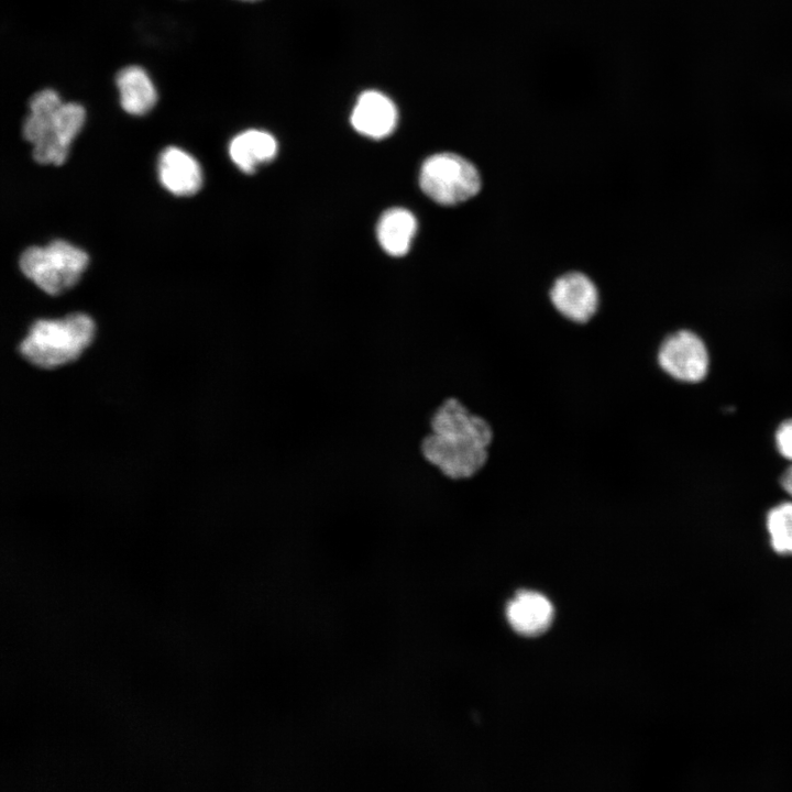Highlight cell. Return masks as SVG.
<instances>
[{"mask_svg":"<svg viewBox=\"0 0 792 792\" xmlns=\"http://www.w3.org/2000/svg\"><path fill=\"white\" fill-rule=\"evenodd\" d=\"M428 428L420 452L443 477L469 480L487 464L494 440L493 426L459 397L441 399L430 414Z\"/></svg>","mask_w":792,"mask_h":792,"instance_id":"cell-1","label":"cell"},{"mask_svg":"<svg viewBox=\"0 0 792 792\" xmlns=\"http://www.w3.org/2000/svg\"><path fill=\"white\" fill-rule=\"evenodd\" d=\"M29 109L22 134L33 145V158L40 164L62 165L85 123V108L62 101L57 91L46 88L31 97Z\"/></svg>","mask_w":792,"mask_h":792,"instance_id":"cell-2","label":"cell"},{"mask_svg":"<svg viewBox=\"0 0 792 792\" xmlns=\"http://www.w3.org/2000/svg\"><path fill=\"white\" fill-rule=\"evenodd\" d=\"M95 334L92 319L75 312L63 319L35 321L19 345L22 358L40 369H55L76 360Z\"/></svg>","mask_w":792,"mask_h":792,"instance_id":"cell-3","label":"cell"},{"mask_svg":"<svg viewBox=\"0 0 792 792\" xmlns=\"http://www.w3.org/2000/svg\"><path fill=\"white\" fill-rule=\"evenodd\" d=\"M22 273L48 295H59L73 287L88 264L86 252L55 240L48 245L31 246L20 257Z\"/></svg>","mask_w":792,"mask_h":792,"instance_id":"cell-4","label":"cell"},{"mask_svg":"<svg viewBox=\"0 0 792 792\" xmlns=\"http://www.w3.org/2000/svg\"><path fill=\"white\" fill-rule=\"evenodd\" d=\"M477 168L455 153H437L421 165L419 185L433 201L453 206L474 197L481 189Z\"/></svg>","mask_w":792,"mask_h":792,"instance_id":"cell-5","label":"cell"},{"mask_svg":"<svg viewBox=\"0 0 792 792\" xmlns=\"http://www.w3.org/2000/svg\"><path fill=\"white\" fill-rule=\"evenodd\" d=\"M661 371L675 381L695 383L704 378L708 367L707 350L693 332L681 330L668 336L657 352Z\"/></svg>","mask_w":792,"mask_h":792,"instance_id":"cell-6","label":"cell"},{"mask_svg":"<svg viewBox=\"0 0 792 792\" xmlns=\"http://www.w3.org/2000/svg\"><path fill=\"white\" fill-rule=\"evenodd\" d=\"M550 299L563 317L575 323H585L597 310L598 290L586 275L571 272L554 282Z\"/></svg>","mask_w":792,"mask_h":792,"instance_id":"cell-7","label":"cell"},{"mask_svg":"<svg viewBox=\"0 0 792 792\" xmlns=\"http://www.w3.org/2000/svg\"><path fill=\"white\" fill-rule=\"evenodd\" d=\"M398 112L393 100L377 90L362 92L353 107L351 124L360 134L381 140L394 132Z\"/></svg>","mask_w":792,"mask_h":792,"instance_id":"cell-8","label":"cell"},{"mask_svg":"<svg viewBox=\"0 0 792 792\" xmlns=\"http://www.w3.org/2000/svg\"><path fill=\"white\" fill-rule=\"evenodd\" d=\"M506 617L516 632L534 637L551 626L554 608L544 595L535 591H519L508 602Z\"/></svg>","mask_w":792,"mask_h":792,"instance_id":"cell-9","label":"cell"},{"mask_svg":"<svg viewBox=\"0 0 792 792\" xmlns=\"http://www.w3.org/2000/svg\"><path fill=\"white\" fill-rule=\"evenodd\" d=\"M158 176L162 185L176 196L195 195L202 185L198 162L176 146H168L161 153Z\"/></svg>","mask_w":792,"mask_h":792,"instance_id":"cell-10","label":"cell"},{"mask_svg":"<svg viewBox=\"0 0 792 792\" xmlns=\"http://www.w3.org/2000/svg\"><path fill=\"white\" fill-rule=\"evenodd\" d=\"M121 108L129 114L143 116L156 105L158 94L147 72L139 65L121 68L116 75Z\"/></svg>","mask_w":792,"mask_h":792,"instance_id":"cell-11","label":"cell"},{"mask_svg":"<svg viewBox=\"0 0 792 792\" xmlns=\"http://www.w3.org/2000/svg\"><path fill=\"white\" fill-rule=\"evenodd\" d=\"M277 148V141L271 133L250 129L231 140L229 154L242 172L252 174L261 165L271 162L276 156Z\"/></svg>","mask_w":792,"mask_h":792,"instance_id":"cell-12","label":"cell"},{"mask_svg":"<svg viewBox=\"0 0 792 792\" xmlns=\"http://www.w3.org/2000/svg\"><path fill=\"white\" fill-rule=\"evenodd\" d=\"M416 231L415 216L404 208L386 210L376 229L382 249L392 256H402L408 252Z\"/></svg>","mask_w":792,"mask_h":792,"instance_id":"cell-13","label":"cell"},{"mask_svg":"<svg viewBox=\"0 0 792 792\" xmlns=\"http://www.w3.org/2000/svg\"><path fill=\"white\" fill-rule=\"evenodd\" d=\"M770 544L779 554H792V503H782L767 515Z\"/></svg>","mask_w":792,"mask_h":792,"instance_id":"cell-14","label":"cell"},{"mask_svg":"<svg viewBox=\"0 0 792 792\" xmlns=\"http://www.w3.org/2000/svg\"><path fill=\"white\" fill-rule=\"evenodd\" d=\"M776 442L779 452L787 458L792 460V419L783 421L777 432Z\"/></svg>","mask_w":792,"mask_h":792,"instance_id":"cell-15","label":"cell"},{"mask_svg":"<svg viewBox=\"0 0 792 792\" xmlns=\"http://www.w3.org/2000/svg\"><path fill=\"white\" fill-rule=\"evenodd\" d=\"M781 486L792 496V465L781 476Z\"/></svg>","mask_w":792,"mask_h":792,"instance_id":"cell-16","label":"cell"},{"mask_svg":"<svg viewBox=\"0 0 792 792\" xmlns=\"http://www.w3.org/2000/svg\"><path fill=\"white\" fill-rule=\"evenodd\" d=\"M240 1H245V2H255V1H258V0H240Z\"/></svg>","mask_w":792,"mask_h":792,"instance_id":"cell-17","label":"cell"}]
</instances>
